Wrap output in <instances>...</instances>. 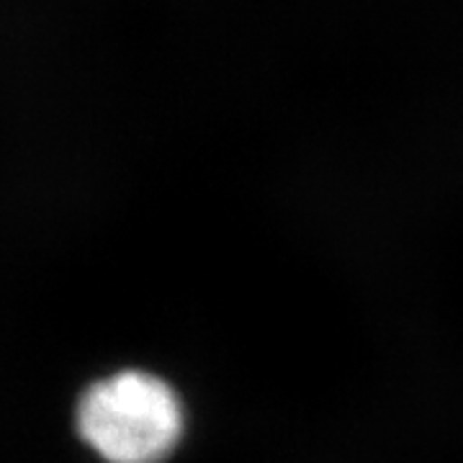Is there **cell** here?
Returning <instances> with one entry per match:
<instances>
[{
    "mask_svg": "<svg viewBox=\"0 0 463 463\" xmlns=\"http://www.w3.org/2000/svg\"><path fill=\"white\" fill-rule=\"evenodd\" d=\"M75 420L80 438L109 463H160L183 432L178 394L142 371L96 381L80 397Z\"/></svg>",
    "mask_w": 463,
    "mask_h": 463,
    "instance_id": "6da1fadb",
    "label": "cell"
}]
</instances>
